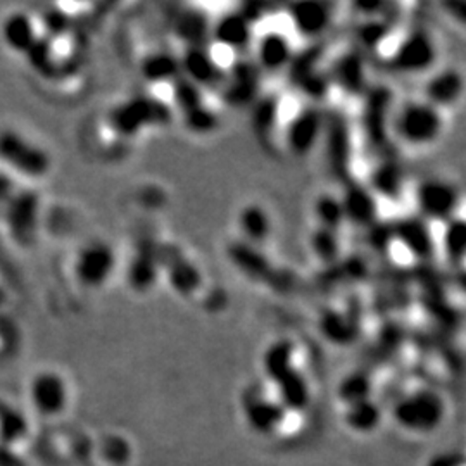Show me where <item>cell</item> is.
Here are the masks:
<instances>
[{"label":"cell","instance_id":"3","mask_svg":"<svg viewBox=\"0 0 466 466\" xmlns=\"http://www.w3.org/2000/svg\"><path fill=\"white\" fill-rule=\"evenodd\" d=\"M439 59L437 42L425 28H415L404 35L389 56V67L394 73L418 76L429 73Z\"/></svg>","mask_w":466,"mask_h":466},{"label":"cell","instance_id":"17","mask_svg":"<svg viewBox=\"0 0 466 466\" xmlns=\"http://www.w3.org/2000/svg\"><path fill=\"white\" fill-rule=\"evenodd\" d=\"M318 329L321 337L337 348H348L360 335L358 319L339 309L323 311L318 319Z\"/></svg>","mask_w":466,"mask_h":466},{"label":"cell","instance_id":"22","mask_svg":"<svg viewBox=\"0 0 466 466\" xmlns=\"http://www.w3.org/2000/svg\"><path fill=\"white\" fill-rule=\"evenodd\" d=\"M294 358H296V348L290 340L280 339V340L269 344L263 354V361H261L265 375L271 382H279L289 371H292L296 368Z\"/></svg>","mask_w":466,"mask_h":466},{"label":"cell","instance_id":"23","mask_svg":"<svg viewBox=\"0 0 466 466\" xmlns=\"http://www.w3.org/2000/svg\"><path fill=\"white\" fill-rule=\"evenodd\" d=\"M279 389L280 404L283 410L302 411L309 402V387L306 377L300 373L298 368L289 371L279 382L275 383Z\"/></svg>","mask_w":466,"mask_h":466},{"label":"cell","instance_id":"37","mask_svg":"<svg viewBox=\"0 0 466 466\" xmlns=\"http://www.w3.org/2000/svg\"><path fill=\"white\" fill-rule=\"evenodd\" d=\"M427 466H466L465 454L456 451H446L433 454Z\"/></svg>","mask_w":466,"mask_h":466},{"label":"cell","instance_id":"15","mask_svg":"<svg viewBox=\"0 0 466 466\" xmlns=\"http://www.w3.org/2000/svg\"><path fill=\"white\" fill-rule=\"evenodd\" d=\"M252 23L240 13H227L219 17L213 26V38L225 49L242 52L249 49L254 40Z\"/></svg>","mask_w":466,"mask_h":466},{"label":"cell","instance_id":"7","mask_svg":"<svg viewBox=\"0 0 466 466\" xmlns=\"http://www.w3.org/2000/svg\"><path fill=\"white\" fill-rule=\"evenodd\" d=\"M392 94L389 88H371L365 94L363 130L371 147H383L392 132Z\"/></svg>","mask_w":466,"mask_h":466},{"label":"cell","instance_id":"16","mask_svg":"<svg viewBox=\"0 0 466 466\" xmlns=\"http://www.w3.org/2000/svg\"><path fill=\"white\" fill-rule=\"evenodd\" d=\"M283 406L280 402L269 400L263 396H252L244 402V417L254 432L268 433L275 432L283 421Z\"/></svg>","mask_w":466,"mask_h":466},{"label":"cell","instance_id":"9","mask_svg":"<svg viewBox=\"0 0 466 466\" xmlns=\"http://www.w3.org/2000/svg\"><path fill=\"white\" fill-rule=\"evenodd\" d=\"M287 16L302 38L317 40L332 26L333 5L319 0L292 2L287 5Z\"/></svg>","mask_w":466,"mask_h":466},{"label":"cell","instance_id":"10","mask_svg":"<svg viewBox=\"0 0 466 466\" xmlns=\"http://www.w3.org/2000/svg\"><path fill=\"white\" fill-rule=\"evenodd\" d=\"M466 92V78L458 67H442L435 71L423 88V100L439 111L456 106Z\"/></svg>","mask_w":466,"mask_h":466},{"label":"cell","instance_id":"29","mask_svg":"<svg viewBox=\"0 0 466 466\" xmlns=\"http://www.w3.org/2000/svg\"><path fill=\"white\" fill-rule=\"evenodd\" d=\"M185 71L190 76V82L194 85H208L217 82L219 76V67L217 61L211 57L209 52L204 49L192 50L188 54V59L185 61Z\"/></svg>","mask_w":466,"mask_h":466},{"label":"cell","instance_id":"19","mask_svg":"<svg viewBox=\"0 0 466 466\" xmlns=\"http://www.w3.org/2000/svg\"><path fill=\"white\" fill-rule=\"evenodd\" d=\"M404 185L406 177L400 165L394 161H382L371 169L367 187L377 199L400 200L404 194Z\"/></svg>","mask_w":466,"mask_h":466},{"label":"cell","instance_id":"26","mask_svg":"<svg viewBox=\"0 0 466 466\" xmlns=\"http://www.w3.org/2000/svg\"><path fill=\"white\" fill-rule=\"evenodd\" d=\"M313 215L317 218V227L332 230V232L340 233V230L348 225L340 196H335L330 192L318 196L313 206Z\"/></svg>","mask_w":466,"mask_h":466},{"label":"cell","instance_id":"35","mask_svg":"<svg viewBox=\"0 0 466 466\" xmlns=\"http://www.w3.org/2000/svg\"><path fill=\"white\" fill-rule=\"evenodd\" d=\"M277 115H279V106L277 100L268 99L261 104V111H258V115L254 117V123L258 127H263L265 130H271L275 127L277 121Z\"/></svg>","mask_w":466,"mask_h":466},{"label":"cell","instance_id":"6","mask_svg":"<svg viewBox=\"0 0 466 466\" xmlns=\"http://www.w3.org/2000/svg\"><path fill=\"white\" fill-rule=\"evenodd\" d=\"M327 119L317 104H311L292 117L285 128V146L296 157H306L325 134Z\"/></svg>","mask_w":466,"mask_h":466},{"label":"cell","instance_id":"21","mask_svg":"<svg viewBox=\"0 0 466 466\" xmlns=\"http://www.w3.org/2000/svg\"><path fill=\"white\" fill-rule=\"evenodd\" d=\"M5 47L15 52H30L36 46V30L32 17L26 13H11L0 28Z\"/></svg>","mask_w":466,"mask_h":466},{"label":"cell","instance_id":"14","mask_svg":"<svg viewBox=\"0 0 466 466\" xmlns=\"http://www.w3.org/2000/svg\"><path fill=\"white\" fill-rule=\"evenodd\" d=\"M113 252L104 244L86 246L75 263L76 277L90 287H99L106 282L113 271Z\"/></svg>","mask_w":466,"mask_h":466},{"label":"cell","instance_id":"32","mask_svg":"<svg viewBox=\"0 0 466 466\" xmlns=\"http://www.w3.org/2000/svg\"><path fill=\"white\" fill-rule=\"evenodd\" d=\"M390 34V26L383 21V17L365 19L358 28V40L367 50L379 49Z\"/></svg>","mask_w":466,"mask_h":466},{"label":"cell","instance_id":"27","mask_svg":"<svg viewBox=\"0 0 466 466\" xmlns=\"http://www.w3.org/2000/svg\"><path fill=\"white\" fill-rule=\"evenodd\" d=\"M344 420L350 431L370 433L380 425L382 411H380V406L373 400H360L348 406Z\"/></svg>","mask_w":466,"mask_h":466},{"label":"cell","instance_id":"24","mask_svg":"<svg viewBox=\"0 0 466 466\" xmlns=\"http://www.w3.org/2000/svg\"><path fill=\"white\" fill-rule=\"evenodd\" d=\"M441 249L451 265L466 263V218L454 217L444 223L441 237Z\"/></svg>","mask_w":466,"mask_h":466},{"label":"cell","instance_id":"12","mask_svg":"<svg viewBox=\"0 0 466 466\" xmlns=\"http://www.w3.org/2000/svg\"><path fill=\"white\" fill-rule=\"evenodd\" d=\"M339 196L346 213V223L367 230L379 221V202L367 185L350 182Z\"/></svg>","mask_w":466,"mask_h":466},{"label":"cell","instance_id":"28","mask_svg":"<svg viewBox=\"0 0 466 466\" xmlns=\"http://www.w3.org/2000/svg\"><path fill=\"white\" fill-rule=\"evenodd\" d=\"M309 248L321 265H335L342 256L340 233L317 227L309 235Z\"/></svg>","mask_w":466,"mask_h":466},{"label":"cell","instance_id":"34","mask_svg":"<svg viewBox=\"0 0 466 466\" xmlns=\"http://www.w3.org/2000/svg\"><path fill=\"white\" fill-rule=\"evenodd\" d=\"M194 119H192V127L198 134H209L218 127V117L215 113H211L209 109L198 106L194 109L188 111Z\"/></svg>","mask_w":466,"mask_h":466},{"label":"cell","instance_id":"25","mask_svg":"<svg viewBox=\"0 0 466 466\" xmlns=\"http://www.w3.org/2000/svg\"><path fill=\"white\" fill-rule=\"evenodd\" d=\"M329 137V161L337 175H342L350 165V144L348 127L344 121H333L325 125V134Z\"/></svg>","mask_w":466,"mask_h":466},{"label":"cell","instance_id":"20","mask_svg":"<svg viewBox=\"0 0 466 466\" xmlns=\"http://www.w3.org/2000/svg\"><path fill=\"white\" fill-rule=\"evenodd\" d=\"M238 230L244 237V242L250 246H263L273 232V223L267 209L259 204H248L240 209L238 218Z\"/></svg>","mask_w":466,"mask_h":466},{"label":"cell","instance_id":"30","mask_svg":"<svg viewBox=\"0 0 466 466\" xmlns=\"http://www.w3.org/2000/svg\"><path fill=\"white\" fill-rule=\"evenodd\" d=\"M373 382L371 377L365 371H352L337 389V396L346 406H350L360 400H371Z\"/></svg>","mask_w":466,"mask_h":466},{"label":"cell","instance_id":"18","mask_svg":"<svg viewBox=\"0 0 466 466\" xmlns=\"http://www.w3.org/2000/svg\"><path fill=\"white\" fill-rule=\"evenodd\" d=\"M228 254H230L233 265L238 268L244 275H248L250 280L269 282V279L273 277L271 263L259 248L240 240V242L233 244Z\"/></svg>","mask_w":466,"mask_h":466},{"label":"cell","instance_id":"36","mask_svg":"<svg viewBox=\"0 0 466 466\" xmlns=\"http://www.w3.org/2000/svg\"><path fill=\"white\" fill-rule=\"evenodd\" d=\"M439 5L451 21H454L461 28H466V0H446Z\"/></svg>","mask_w":466,"mask_h":466},{"label":"cell","instance_id":"5","mask_svg":"<svg viewBox=\"0 0 466 466\" xmlns=\"http://www.w3.org/2000/svg\"><path fill=\"white\" fill-rule=\"evenodd\" d=\"M418 217L427 223H446L458 217L461 204L460 190L450 180L444 178H425L415 190Z\"/></svg>","mask_w":466,"mask_h":466},{"label":"cell","instance_id":"11","mask_svg":"<svg viewBox=\"0 0 466 466\" xmlns=\"http://www.w3.org/2000/svg\"><path fill=\"white\" fill-rule=\"evenodd\" d=\"M327 75L330 85L339 86L348 96H363L368 92L367 63L356 50L340 54Z\"/></svg>","mask_w":466,"mask_h":466},{"label":"cell","instance_id":"33","mask_svg":"<svg viewBox=\"0 0 466 466\" xmlns=\"http://www.w3.org/2000/svg\"><path fill=\"white\" fill-rule=\"evenodd\" d=\"M367 230L370 232L371 248L375 250L385 252V250H389L392 244H396L394 242V235H392V227L390 225H383V223H380V219L375 225H371Z\"/></svg>","mask_w":466,"mask_h":466},{"label":"cell","instance_id":"2","mask_svg":"<svg viewBox=\"0 0 466 466\" xmlns=\"http://www.w3.org/2000/svg\"><path fill=\"white\" fill-rule=\"evenodd\" d=\"M26 398L35 415L52 420L65 417L73 400V390L65 373L44 368L32 375L26 385Z\"/></svg>","mask_w":466,"mask_h":466},{"label":"cell","instance_id":"4","mask_svg":"<svg viewBox=\"0 0 466 466\" xmlns=\"http://www.w3.org/2000/svg\"><path fill=\"white\" fill-rule=\"evenodd\" d=\"M446 404L433 390H418L398 400L392 417L404 431L417 433L433 432L444 420Z\"/></svg>","mask_w":466,"mask_h":466},{"label":"cell","instance_id":"8","mask_svg":"<svg viewBox=\"0 0 466 466\" xmlns=\"http://www.w3.org/2000/svg\"><path fill=\"white\" fill-rule=\"evenodd\" d=\"M394 242L418 261H431L437 250V240L432 225L418 215L400 218L392 225Z\"/></svg>","mask_w":466,"mask_h":466},{"label":"cell","instance_id":"1","mask_svg":"<svg viewBox=\"0 0 466 466\" xmlns=\"http://www.w3.org/2000/svg\"><path fill=\"white\" fill-rule=\"evenodd\" d=\"M444 130L442 111L423 99L410 100L394 111L392 135L410 147H429Z\"/></svg>","mask_w":466,"mask_h":466},{"label":"cell","instance_id":"13","mask_svg":"<svg viewBox=\"0 0 466 466\" xmlns=\"http://www.w3.org/2000/svg\"><path fill=\"white\" fill-rule=\"evenodd\" d=\"M294 46L282 32H268L259 36L256 46L258 67L267 73H280L294 63Z\"/></svg>","mask_w":466,"mask_h":466},{"label":"cell","instance_id":"31","mask_svg":"<svg viewBox=\"0 0 466 466\" xmlns=\"http://www.w3.org/2000/svg\"><path fill=\"white\" fill-rule=\"evenodd\" d=\"M28 437V423L15 410L0 415V444L7 448H16Z\"/></svg>","mask_w":466,"mask_h":466}]
</instances>
